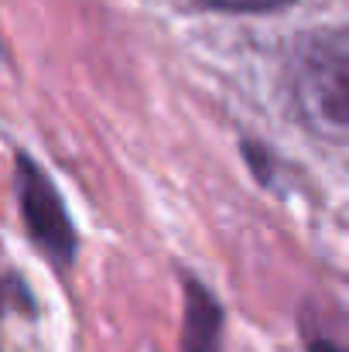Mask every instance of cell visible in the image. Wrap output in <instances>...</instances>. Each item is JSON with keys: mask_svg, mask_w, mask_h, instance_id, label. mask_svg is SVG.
Instances as JSON below:
<instances>
[{"mask_svg": "<svg viewBox=\"0 0 349 352\" xmlns=\"http://www.w3.org/2000/svg\"><path fill=\"white\" fill-rule=\"evenodd\" d=\"M17 199H21V212H24L28 233L34 236V243L52 260L69 263L76 256V233H72L69 212L59 192L52 188V182L38 171L31 157L17 161Z\"/></svg>", "mask_w": 349, "mask_h": 352, "instance_id": "2", "label": "cell"}, {"mask_svg": "<svg viewBox=\"0 0 349 352\" xmlns=\"http://www.w3.org/2000/svg\"><path fill=\"white\" fill-rule=\"evenodd\" d=\"M220 349H223V308L199 280L189 277L185 280L182 352H220Z\"/></svg>", "mask_w": 349, "mask_h": 352, "instance_id": "3", "label": "cell"}, {"mask_svg": "<svg viewBox=\"0 0 349 352\" xmlns=\"http://www.w3.org/2000/svg\"><path fill=\"white\" fill-rule=\"evenodd\" d=\"M312 352H343V349H339V346H332V342H326V339H322V342H312Z\"/></svg>", "mask_w": 349, "mask_h": 352, "instance_id": "5", "label": "cell"}, {"mask_svg": "<svg viewBox=\"0 0 349 352\" xmlns=\"http://www.w3.org/2000/svg\"><path fill=\"white\" fill-rule=\"evenodd\" d=\"M291 96L315 130L343 137L349 123V41L346 31L308 38L291 58Z\"/></svg>", "mask_w": 349, "mask_h": 352, "instance_id": "1", "label": "cell"}, {"mask_svg": "<svg viewBox=\"0 0 349 352\" xmlns=\"http://www.w3.org/2000/svg\"><path fill=\"white\" fill-rule=\"evenodd\" d=\"M209 7H220V10H277V7H288L291 0H202Z\"/></svg>", "mask_w": 349, "mask_h": 352, "instance_id": "4", "label": "cell"}]
</instances>
